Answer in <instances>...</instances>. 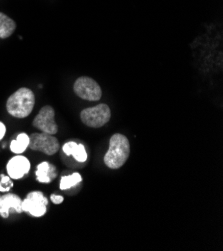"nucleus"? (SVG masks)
Listing matches in <instances>:
<instances>
[{
	"label": "nucleus",
	"instance_id": "obj_6",
	"mask_svg": "<svg viewBox=\"0 0 223 251\" xmlns=\"http://www.w3.org/2000/svg\"><path fill=\"white\" fill-rule=\"evenodd\" d=\"M48 200L40 191H32L28 193L22 201V211L28 212L34 217H41L46 213Z\"/></svg>",
	"mask_w": 223,
	"mask_h": 251
},
{
	"label": "nucleus",
	"instance_id": "obj_1",
	"mask_svg": "<svg viewBox=\"0 0 223 251\" xmlns=\"http://www.w3.org/2000/svg\"><path fill=\"white\" fill-rule=\"evenodd\" d=\"M35 97L33 92L26 87L15 91L6 102L7 112L16 118H25L30 115L34 108Z\"/></svg>",
	"mask_w": 223,
	"mask_h": 251
},
{
	"label": "nucleus",
	"instance_id": "obj_7",
	"mask_svg": "<svg viewBox=\"0 0 223 251\" xmlns=\"http://www.w3.org/2000/svg\"><path fill=\"white\" fill-rule=\"evenodd\" d=\"M55 111L54 109L46 105L41 108L39 113L33 120V126L39 129L41 132L48 133V134H56L58 131V126L55 123Z\"/></svg>",
	"mask_w": 223,
	"mask_h": 251
},
{
	"label": "nucleus",
	"instance_id": "obj_15",
	"mask_svg": "<svg viewBox=\"0 0 223 251\" xmlns=\"http://www.w3.org/2000/svg\"><path fill=\"white\" fill-rule=\"evenodd\" d=\"M13 187V182L9 176L1 175L0 176V191L1 192H8Z\"/></svg>",
	"mask_w": 223,
	"mask_h": 251
},
{
	"label": "nucleus",
	"instance_id": "obj_13",
	"mask_svg": "<svg viewBox=\"0 0 223 251\" xmlns=\"http://www.w3.org/2000/svg\"><path fill=\"white\" fill-rule=\"evenodd\" d=\"M29 145V136L26 133H20L16 139L11 141L10 149L13 153L21 154L25 151Z\"/></svg>",
	"mask_w": 223,
	"mask_h": 251
},
{
	"label": "nucleus",
	"instance_id": "obj_16",
	"mask_svg": "<svg viewBox=\"0 0 223 251\" xmlns=\"http://www.w3.org/2000/svg\"><path fill=\"white\" fill-rule=\"evenodd\" d=\"M50 199L51 201L54 203V204H60L63 202V197L60 196V195H55V194H52L50 196Z\"/></svg>",
	"mask_w": 223,
	"mask_h": 251
},
{
	"label": "nucleus",
	"instance_id": "obj_18",
	"mask_svg": "<svg viewBox=\"0 0 223 251\" xmlns=\"http://www.w3.org/2000/svg\"><path fill=\"white\" fill-rule=\"evenodd\" d=\"M0 197H1V196H0Z\"/></svg>",
	"mask_w": 223,
	"mask_h": 251
},
{
	"label": "nucleus",
	"instance_id": "obj_17",
	"mask_svg": "<svg viewBox=\"0 0 223 251\" xmlns=\"http://www.w3.org/2000/svg\"><path fill=\"white\" fill-rule=\"evenodd\" d=\"M5 132H6L5 125H4L2 122H0V140H1V139L3 138Z\"/></svg>",
	"mask_w": 223,
	"mask_h": 251
},
{
	"label": "nucleus",
	"instance_id": "obj_9",
	"mask_svg": "<svg viewBox=\"0 0 223 251\" xmlns=\"http://www.w3.org/2000/svg\"><path fill=\"white\" fill-rule=\"evenodd\" d=\"M11 210L21 213L22 200L16 194L8 193L0 197V215L3 218H7Z\"/></svg>",
	"mask_w": 223,
	"mask_h": 251
},
{
	"label": "nucleus",
	"instance_id": "obj_10",
	"mask_svg": "<svg viewBox=\"0 0 223 251\" xmlns=\"http://www.w3.org/2000/svg\"><path fill=\"white\" fill-rule=\"evenodd\" d=\"M56 167L46 161L41 162L37 166L36 170V178L41 183H49L56 177Z\"/></svg>",
	"mask_w": 223,
	"mask_h": 251
},
{
	"label": "nucleus",
	"instance_id": "obj_8",
	"mask_svg": "<svg viewBox=\"0 0 223 251\" xmlns=\"http://www.w3.org/2000/svg\"><path fill=\"white\" fill-rule=\"evenodd\" d=\"M30 170V162L26 157L17 154L7 163L8 176L12 179H20Z\"/></svg>",
	"mask_w": 223,
	"mask_h": 251
},
{
	"label": "nucleus",
	"instance_id": "obj_4",
	"mask_svg": "<svg viewBox=\"0 0 223 251\" xmlns=\"http://www.w3.org/2000/svg\"><path fill=\"white\" fill-rule=\"evenodd\" d=\"M73 90L78 97L88 101H98L102 96V90L99 84L87 76L77 78L74 82Z\"/></svg>",
	"mask_w": 223,
	"mask_h": 251
},
{
	"label": "nucleus",
	"instance_id": "obj_5",
	"mask_svg": "<svg viewBox=\"0 0 223 251\" xmlns=\"http://www.w3.org/2000/svg\"><path fill=\"white\" fill-rule=\"evenodd\" d=\"M28 147L35 151H41L47 155L55 154L59 149V142L56 137L48 133H33L29 136Z\"/></svg>",
	"mask_w": 223,
	"mask_h": 251
},
{
	"label": "nucleus",
	"instance_id": "obj_2",
	"mask_svg": "<svg viewBox=\"0 0 223 251\" xmlns=\"http://www.w3.org/2000/svg\"><path fill=\"white\" fill-rule=\"evenodd\" d=\"M130 153V144L126 136L116 133L111 136L108 151L104 156V163L111 169L124 165Z\"/></svg>",
	"mask_w": 223,
	"mask_h": 251
},
{
	"label": "nucleus",
	"instance_id": "obj_11",
	"mask_svg": "<svg viewBox=\"0 0 223 251\" xmlns=\"http://www.w3.org/2000/svg\"><path fill=\"white\" fill-rule=\"evenodd\" d=\"M62 150L66 155H72L78 162H84L87 159L86 150L82 144H77L75 142L70 141L63 145Z\"/></svg>",
	"mask_w": 223,
	"mask_h": 251
},
{
	"label": "nucleus",
	"instance_id": "obj_12",
	"mask_svg": "<svg viewBox=\"0 0 223 251\" xmlns=\"http://www.w3.org/2000/svg\"><path fill=\"white\" fill-rule=\"evenodd\" d=\"M16 29V23L3 12H0V38L10 37Z\"/></svg>",
	"mask_w": 223,
	"mask_h": 251
},
{
	"label": "nucleus",
	"instance_id": "obj_3",
	"mask_svg": "<svg viewBox=\"0 0 223 251\" xmlns=\"http://www.w3.org/2000/svg\"><path fill=\"white\" fill-rule=\"evenodd\" d=\"M111 117V111L108 105L98 104L93 107L85 108L80 113L81 121L92 128H99L105 125Z\"/></svg>",
	"mask_w": 223,
	"mask_h": 251
},
{
	"label": "nucleus",
	"instance_id": "obj_14",
	"mask_svg": "<svg viewBox=\"0 0 223 251\" xmlns=\"http://www.w3.org/2000/svg\"><path fill=\"white\" fill-rule=\"evenodd\" d=\"M82 181V177L79 173H73L70 175H67V176H63L60 180V189L61 190H67L72 188L73 186L77 185Z\"/></svg>",
	"mask_w": 223,
	"mask_h": 251
}]
</instances>
